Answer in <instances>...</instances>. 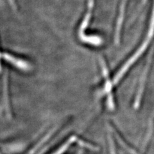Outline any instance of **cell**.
I'll use <instances>...</instances> for the list:
<instances>
[{"mask_svg": "<svg viewBox=\"0 0 154 154\" xmlns=\"http://www.w3.org/2000/svg\"><path fill=\"white\" fill-rule=\"evenodd\" d=\"M2 57L5 59L9 62L10 63H11L12 65L15 66V67H17V69L23 71H28L30 69V66L28 63L21 59H18V58L14 57V56L8 54L7 53L3 54L2 55Z\"/></svg>", "mask_w": 154, "mask_h": 154, "instance_id": "6da1fadb", "label": "cell"}, {"mask_svg": "<svg viewBox=\"0 0 154 154\" xmlns=\"http://www.w3.org/2000/svg\"><path fill=\"white\" fill-rule=\"evenodd\" d=\"M153 35H154V5H153V12L152 14L150 24V28H149L146 38H145V40H144V41L143 42L140 48H139L138 51L139 52L143 54V51H144V50L146 49V48L149 43H150Z\"/></svg>", "mask_w": 154, "mask_h": 154, "instance_id": "7a4b0ae2", "label": "cell"}, {"mask_svg": "<svg viewBox=\"0 0 154 154\" xmlns=\"http://www.w3.org/2000/svg\"><path fill=\"white\" fill-rule=\"evenodd\" d=\"M127 0H123L122 3L121 8H120V12L119 16L118 17V20L117 23V26H116V41L117 42L119 41V32L121 30V27L122 25V23L124 17V12H125V3H126Z\"/></svg>", "mask_w": 154, "mask_h": 154, "instance_id": "3957f363", "label": "cell"}, {"mask_svg": "<svg viewBox=\"0 0 154 154\" xmlns=\"http://www.w3.org/2000/svg\"><path fill=\"white\" fill-rule=\"evenodd\" d=\"M9 3L11 4V5L12 6V7L15 10L16 9V4H15V2H14V0H8Z\"/></svg>", "mask_w": 154, "mask_h": 154, "instance_id": "277c9868", "label": "cell"}, {"mask_svg": "<svg viewBox=\"0 0 154 154\" xmlns=\"http://www.w3.org/2000/svg\"><path fill=\"white\" fill-rule=\"evenodd\" d=\"M0 154H2V153H1V152H0Z\"/></svg>", "mask_w": 154, "mask_h": 154, "instance_id": "5b68a950", "label": "cell"}]
</instances>
